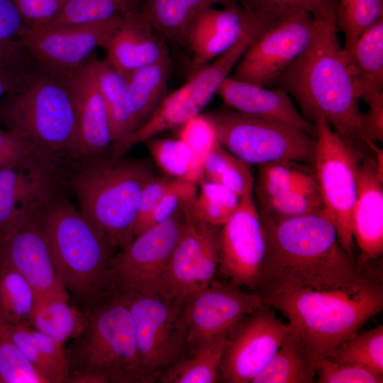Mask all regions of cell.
<instances>
[{"label": "cell", "instance_id": "1", "mask_svg": "<svg viewBox=\"0 0 383 383\" xmlns=\"http://www.w3.org/2000/svg\"><path fill=\"white\" fill-rule=\"evenodd\" d=\"M259 215L265 245L257 289L261 296L343 287L370 276L343 248L323 209L291 218Z\"/></svg>", "mask_w": 383, "mask_h": 383}, {"label": "cell", "instance_id": "2", "mask_svg": "<svg viewBox=\"0 0 383 383\" xmlns=\"http://www.w3.org/2000/svg\"><path fill=\"white\" fill-rule=\"evenodd\" d=\"M276 82L294 98L309 121L323 118L343 139L365 143L355 67L340 44L335 15L315 18L309 45Z\"/></svg>", "mask_w": 383, "mask_h": 383}, {"label": "cell", "instance_id": "3", "mask_svg": "<svg viewBox=\"0 0 383 383\" xmlns=\"http://www.w3.org/2000/svg\"><path fill=\"white\" fill-rule=\"evenodd\" d=\"M281 312L316 362L329 355L383 308V287L371 276L343 287L298 289L261 296Z\"/></svg>", "mask_w": 383, "mask_h": 383}, {"label": "cell", "instance_id": "4", "mask_svg": "<svg viewBox=\"0 0 383 383\" xmlns=\"http://www.w3.org/2000/svg\"><path fill=\"white\" fill-rule=\"evenodd\" d=\"M0 123L61 171L79 163L77 123L67 78L38 67L0 101Z\"/></svg>", "mask_w": 383, "mask_h": 383}, {"label": "cell", "instance_id": "5", "mask_svg": "<svg viewBox=\"0 0 383 383\" xmlns=\"http://www.w3.org/2000/svg\"><path fill=\"white\" fill-rule=\"evenodd\" d=\"M79 210L113 248L134 238L142 193L155 177L144 161L111 155L84 161L70 172Z\"/></svg>", "mask_w": 383, "mask_h": 383}, {"label": "cell", "instance_id": "6", "mask_svg": "<svg viewBox=\"0 0 383 383\" xmlns=\"http://www.w3.org/2000/svg\"><path fill=\"white\" fill-rule=\"evenodd\" d=\"M85 313V328L66 351L68 382H152L139 357L124 296L112 292Z\"/></svg>", "mask_w": 383, "mask_h": 383}, {"label": "cell", "instance_id": "7", "mask_svg": "<svg viewBox=\"0 0 383 383\" xmlns=\"http://www.w3.org/2000/svg\"><path fill=\"white\" fill-rule=\"evenodd\" d=\"M61 281L86 310L111 293L114 249L79 209L57 194L38 219Z\"/></svg>", "mask_w": 383, "mask_h": 383}, {"label": "cell", "instance_id": "8", "mask_svg": "<svg viewBox=\"0 0 383 383\" xmlns=\"http://www.w3.org/2000/svg\"><path fill=\"white\" fill-rule=\"evenodd\" d=\"M277 20L271 10L254 11L253 18L240 38L227 51L190 75L187 82L167 95L151 116L131 135V147L178 128L200 114L252 43Z\"/></svg>", "mask_w": 383, "mask_h": 383}, {"label": "cell", "instance_id": "9", "mask_svg": "<svg viewBox=\"0 0 383 383\" xmlns=\"http://www.w3.org/2000/svg\"><path fill=\"white\" fill-rule=\"evenodd\" d=\"M220 144L248 165L313 163L316 140L304 131L223 107L206 113Z\"/></svg>", "mask_w": 383, "mask_h": 383}, {"label": "cell", "instance_id": "10", "mask_svg": "<svg viewBox=\"0 0 383 383\" xmlns=\"http://www.w3.org/2000/svg\"><path fill=\"white\" fill-rule=\"evenodd\" d=\"M313 124L316 139L313 166L323 211L335 228L340 244L353 257L352 212L361 155L354 143L335 133L323 118Z\"/></svg>", "mask_w": 383, "mask_h": 383}, {"label": "cell", "instance_id": "11", "mask_svg": "<svg viewBox=\"0 0 383 383\" xmlns=\"http://www.w3.org/2000/svg\"><path fill=\"white\" fill-rule=\"evenodd\" d=\"M185 223L181 204L174 215L135 235L113 255L109 270L111 292L161 295L170 258Z\"/></svg>", "mask_w": 383, "mask_h": 383}, {"label": "cell", "instance_id": "12", "mask_svg": "<svg viewBox=\"0 0 383 383\" xmlns=\"http://www.w3.org/2000/svg\"><path fill=\"white\" fill-rule=\"evenodd\" d=\"M121 293L129 307L139 357L152 382L183 357L187 343L183 305L161 295Z\"/></svg>", "mask_w": 383, "mask_h": 383}, {"label": "cell", "instance_id": "13", "mask_svg": "<svg viewBox=\"0 0 383 383\" xmlns=\"http://www.w3.org/2000/svg\"><path fill=\"white\" fill-rule=\"evenodd\" d=\"M314 23L315 18L307 11L287 8L246 50L232 77L261 87L276 82L309 45Z\"/></svg>", "mask_w": 383, "mask_h": 383}, {"label": "cell", "instance_id": "14", "mask_svg": "<svg viewBox=\"0 0 383 383\" xmlns=\"http://www.w3.org/2000/svg\"><path fill=\"white\" fill-rule=\"evenodd\" d=\"M194 198L182 203L186 223L170 258L161 292V296L182 305L211 284L219 264L220 227L193 213L191 205Z\"/></svg>", "mask_w": 383, "mask_h": 383}, {"label": "cell", "instance_id": "15", "mask_svg": "<svg viewBox=\"0 0 383 383\" xmlns=\"http://www.w3.org/2000/svg\"><path fill=\"white\" fill-rule=\"evenodd\" d=\"M292 332L263 304L243 318L227 334L219 381L249 383L266 366Z\"/></svg>", "mask_w": 383, "mask_h": 383}, {"label": "cell", "instance_id": "16", "mask_svg": "<svg viewBox=\"0 0 383 383\" xmlns=\"http://www.w3.org/2000/svg\"><path fill=\"white\" fill-rule=\"evenodd\" d=\"M62 171L36 155L0 170V242L13 231L37 221L57 195Z\"/></svg>", "mask_w": 383, "mask_h": 383}, {"label": "cell", "instance_id": "17", "mask_svg": "<svg viewBox=\"0 0 383 383\" xmlns=\"http://www.w3.org/2000/svg\"><path fill=\"white\" fill-rule=\"evenodd\" d=\"M122 15L93 23L28 29L25 46L36 67L67 78L94 55L96 48H104Z\"/></svg>", "mask_w": 383, "mask_h": 383}, {"label": "cell", "instance_id": "18", "mask_svg": "<svg viewBox=\"0 0 383 383\" xmlns=\"http://www.w3.org/2000/svg\"><path fill=\"white\" fill-rule=\"evenodd\" d=\"M265 251L252 188L240 197L236 211L220 227L218 272L235 285L257 291Z\"/></svg>", "mask_w": 383, "mask_h": 383}, {"label": "cell", "instance_id": "19", "mask_svg": "<svg viewBox=\"0 0 383 383\" xmlns=\"http://www.w3.org/2000/svg\"><path fill=\"white\" fill-rule=\"evenodd\" d=\"M263 304L260 294L244 291L228 281L213 279L192 294L182 306L189 346L194 348L227 335L243 318Z\"/></svg>", "mask_w": 383, "mask_h": 383}, {"label": "cell", "instance_id": "20", "mask_svg": "<svg viewBox=\"0 0 383 383\" xmlns=\"http://www.w3.org/2000/svg\"><path fill=\"white\" fill-rule=\"evenodd\" d=\"M258 166L253 191L260 214L291 218L323 209L313 165L278 161Z\"/></svg>", "mask_w": 383, "mask_h": 383}, {"label": "cell", "instance_id": "21", "mask_svg": "<svg viewBox=\"0 0 383 383\" xmlns=\"http://www.w3.org/2000/svg\"><path fill=\"white\" fill-rule=\"evenodd\" d=\"M95 57L67 77L77 123L79 163L111 155L113 149L107 112L98 84Z\"/></svg>", "mask_w": 383, "mask_h": 383}, {"label": "cell", "instance_id": "22", "mask_svg": "<svg viewBox=\"0 0 383 383\" xmlns=\"http://www.w3.org/2000/svg\"><path fill=\"white\" fill-rule=\"evenodd\" d=\"M0 259L26 278L35 293L36 301L69 299L50 247L37 221L19 226L0 242Z\"/></svg>", "mask_w": 383, "mask_h": 383}, {"label": "cell", "instance_id": "23", "mask_svg": "<svg viewBox=\"0 0 383 383\" xmlns=\"http://www.w3.org/2000/svg\"><path fill=\"white\" fill-rule=\"evenodd\" d=\"M382 150L361 161L357 194L352 212V231L360 250L357 265L362 268L383 253Z\"/></svg>", "mask_w": 383, "mask_h": 383}, {"label": "cell", "instance_id": "24", "mask_svg": "<svg viewBox=\"0 0 383 383\" xmlns=\"http://www.w3.org/2000/svg\"><path fill=\"white\" fill-rule=\"evenodd\" d=\"M201 11L191 24L185 45L192 52L191 74L231 48L243 35L254 11L237 2Z\"/></svg>", "mask_w": 383, "mask_h": 383}, {"label": "cell", "instance_id": "25", "mask_svg": "<svg viewBox=\"0 0 383 383\" xmlns=\"http://www.w3.org/2000/svg\"><path fill=\"white\" fill-rule=\"evenodd\" d=\"M104 49L105 60L124 77L170 56L165 40L138 10L122 15Z\"/></svg>", "mask_w": 383, "mask_h": 383}, {"label": "cell", "instance_id": "26", "mask_svg": "<svg viewBox=\"0 0 383 383\" xmlns=\"http://www.w3.org/2000/svg\"><path fill=\"white\" fill-rule=\"evenodd\" d=\"M217 94L226 106L236 111L286 123L310 135L315 133L314 124L301 116L288 94L279 87L268 89L228 77Z\"/></svg>", "mask_w": 383, "mask_h": 383}, {"label": "cell", "instance_id": "27", "mask_svg": "<svg viewBox=\"0 0 383 383\" xmlns=\"http://www.w3.org/2000/svg\"><path fill=\"white\" fill-rule=\"evenodd\" d=\"M234 0H140L138 11L164 40L184 45L188 30L204 9Z\"/></svg>", "mask_w": 383, "mask_h": 383}, {"label": "cell", "instance_id": "28", "mask_svg": "<svg viewBox=\"0 0 383 383\" xmlns=\"http://www.w3.org/2000/svg\"><path fill=\"white\" fill-rule=\"evenodd\" d=\"M172 70V63L168 56L140 67L125 77L128 106L135 131L151 116L167 96Z\"/></svg>", "mask_w": 383, "mask_h": 383}, {"label": "cell", "instance_id": "29", "mask_svg": "<svg viewBox=\"0 0 383 383\" xmlns=\"http://www.w3.org/2000/svg\"><path fill=\"white\" fill-rule=\"evenodd\" d=\"M94 63L112 137L111 156L123 157L122 150L135 131L128 106L126 79L105 59L100 60L96 56Z\"/></svg>", "mask_w": 383, "mask_h": 383}, {"label": "cell", "instance_id": "30", "mask_svg": "<svg viewBox=\"0 0 383 383\" xmlns=\"http://www.w3.org/2000/svg\"><path fill=\"white\" fill-rule=\"evenodd\" d=\"M227 335L205 341L193 348L188 357H182L165 370L157 379L162 383H216Z\"/></svg>", "mask_w": 383, "mask_h": 383}, {"label": "cell", "instance_id": "31", "mask_svg": "<svg viewBox=\"0 0 383 383\" xmlns=\"http://www.w3.org/2000/svg\"><path fill=\"white\" fill-rule=\"evenodd\" d=\"M315 362L292 332L251 383H311Z\"/></svg>", "mask_w": 383, "mask_h": 383}, {"label": "cell", "instance_id": "32", "mask_svg": "<svg viewBox=\"0 0 383 383\" xmlns=\"http://www.w3.org/2000/svg\"><path fill=\"white\" fill-rule=\"evenodd\" d=\"M351 55L360 99L383 91V18L359 36Z\"/></svg>", "mask_w": 383, "mask_h": 383}, {"label": "cell", "instance_id": "33", "mask_svg": "<svg viewBox=\"0 0 383 383\" xmlns=\"http://www.w3.org/2000/svg\"><path fill=\"white\" fill-rule=\"evenodd\" d=\"M68 300L50 298L37 301L28 324L62 343L77 338L85 328L87 316Z\"/></svg>", "mask_w": 383, "mask_h": 383}, {"label": "cell", "instance_id": "34", "mask_svg": "<svg viewBox=\"0 0 383 383\" xmlns=\"http://www.w3.org/2000/svg\"><path fill=\"white\" fill-rule=\"evenodd\" d=\"M28 29L14 0H0V68L35 67L24 43Z\"/></svg>", "mask_w": 383, "mask_h": 383}, {"label": "cell", "instance_id": "35", "mask_svg": "<svg viewBox=\"0 0 383 383\" xmlns=\"http://www.w3.org/2000/svg\"><path fill=\"white\" fill-rule=\"evenodd\" d=\"M36 295L26 278L0 259V315L8 323H28Z\"/></svg>", "mask_w": 383, "mask_h": 383}, {"label": "cell", "instance_id": "36", "mask_svg": "<svg viewBox=\"0 0 383 383\" xmlns=\"http://www.w3.org/2000/svg\"><path fill=\"white\" fill-rule=\"evenodd\" d=\"M201 178L226 187L238 197L252 189L255 182L249 165L232 155L219 142L204 162Z\"/></svg>", "mask_w": 383, "mask_h": 383}, {"label": "cell", "instance_id": "37", "mask_svg": "<svg viewBox=\"0 0 383 383\" xmlns=\"http://www.w3.org/2000/svg\"><path fill=\"white\" fill-rule=\"evenodd\" d=\"M145 143L155 162L166 175L198 184L202 169L183 141L152 138Z\"/></svg>", "mask_w": 383, "mask_h": 383}, {"label": "cell", "instance_id": "38", "mask_svg": "<svg viewBox=\"0 0 383 383\" xmlns=\"http://www.w3.org/2000/svg\"><path fill=\"white\" fill-rule=\"evenodd\" d=\"M326 358L335 362L362 365L383 374V326L356 333Z\"/></svg>", "mask_w": 383, "mask_h": 383}, {"label": "cell", "instance_id": "39", "mask_svg": "<svg viewBox=\"0 0 383 383\" xmlns=\"http://www.w3.org/2000/svg\"><path fill=\"white\" fill-rule=\"evenodd\" d=\"M198 186L191 205L193 213L207 223L222 226L236 211L240 197L226 187L202 178Z\"/></svg>", "mask_w": 383, "mask_h": 383}, {"label": "cell", "instance_id": "40", "mask_svg": "<svg viewBox=\"0 0 383 383\" xmlns=\"http://www.w3.org/2000/svg\"><path fill=\"white\" fill-rule=\"evenodd\" d=\"M140 3V0H67L60 13L48 26L106 21L138 10Z\"/></svg>", "mask_w": 383, "mask_h": 383}, {"label": "cell", "instance_id": "41", "mask_svg": "<svg viewBox=\"0 0 383 383\" xmlns=\"http://www.w3.org/2000/svg\"><path fill=\"white\" fill-rule=\"evenodd\" d=\"M0 383H48L19 350L1 315Z\"/></svg>", "mask_w": 383, "mask_h": 383}, {"label": "cell", "instance_id": "42", "mask_svg": "<svg viewBox=\"0 0 383 383\" xmlns=\"http://www.w3.org/2000/svg\"><path fill=\"white\" fill-rule=\"evenodd\" d=\"M383 0H354L336 11V22L345 34L344 48L351 55L359 36L382 18Z\"/></svg>", "mask_w": 383, "mask_h": 383}, {"label": "cell", "instance_id": "43", "mask_svg": "<svg viewBox=\"0 0 383 383\" xmlns=\"http://www.w3.org/2000/svg\"><path fill=\"white\" fill-rule=\"evenodd\" d=\"M177 138L189 149L196 163L203 170L204 162L218 142L216 131L204 114H199L178 128Z\"/></svg>", "mask_w": 383, "mask_h": 383}, {"label": "cell", "instance_id": "44", "mask_svg": "<svg viewBox=\"0 0 383 383\" xmlns=\"http://www.w3.org/2000/svg\"><path fill=\"white\" fill-rule=\"evenodd\" d=\"M319 383H382V374L362 365L322 357L315 363Z\"/></svg>", "mask_w": 383, "mask_h": 383}, {"label": "cell", "instance_id": "45", "mask_svg": "<svg viewBox=\"0 0 383 383\" xmlns=\"http://www.w3.org/2000/svg\"><path fill=\"white\" fill-rule=\"evenodd\" d=\"M197 192L198 184L174 178L166 192L139 227L135 236L174 215L180 208L182 201L194 198Z\"/></svg>", "mask_w": 383, "mask_h": 383}, {"label": "cell", "instance_id": "46", "mask_svg": "<svg viewBox=\"0 0 383 383\" xmlns=\"http://www.w3.org/2000/svg\"><path fill=\"white\" fill-rule=\"evenodd\" d=\"M32 328L49 368L50 383L68 382L70 368L64 343Z\"/></svg>", "mask_w": 383, "mask_h": 383}, {"label": "cell", "instance_id": "47", "mask_svg": "<svg viewBox=\"0 0 383 383\" xmlns=\"http://www.w3.org/2000/svg\"><path fill=\"white\" fill-rule=\"evenodd\" d=\"M67 0H14L29 29L50 25L60 13Z\"/></svg>", "mask_w": 383, "mask_h": 383}, {"label": "cell", "instance_id": "48", "mask_svg": "<svg viewBox=\"0 0 383 383\" xmlns=\"http://www.w3.org/2000/svg\"><path fill=\"white\" fill-rule=\"evenodd\" d=\"M8 323V322H7ZM11 335L28 362L50 383V373L32 327L28 323H8Z\"/></svg>", "mask_w": 383, "mask_h": 383}, {"label": "cell", "instance_id": "49", "mask_svg": "<svg viewBox=\"0 0 383 383\" xmlns=\"http://www.w3.org/2000/svg\"><path fill=\"white\" fill-rule=\"evenodd\" d=\"M243 7L256 10L270 7H289L309 12L314 18H325L336 14L331 0H234Z\"/></svg>", "mask_w": 383, "mask_h": 383}, {"label": "cell", "instance_id": "50", "mask_svg": "<svg viewBox=\"0 0 383 383\" xmlns=\"http://www.w3.org/2000/svg\"><path fill=\"white\" fill-rule=\"evenodd\" d=\"M369 106L366 113H362L361 125L365 143L374 152L377 142L383 140V91L374 94L363 99Z\"/></svg>", "mask_w": 383, "mask_h": 383}, {"label": "cell", "instance_id": "51", "mask_svg": "<svg viewBox=\"0 0 383 383\" xmlns=\"http://www.w3.org/2000/svg\"><path fill=\"white\" fill-rule=\"evenodd\" d=\"M33 155L36 154L22 137L10 129L0 128V170Z\"/></svg>", "mask_w": 383, "mask_h": 383}, {"label": "cell", "instance_id": "52", "mask_svg": "<svg viewBox=\"0 0 383 383\" xmlns=\"http://www.w3.org/2000/svg\"><path fill=\"white\" fill-rule=\"evenodd\" d=\"M174 178L164 175L155 177L145 187L138 208L134 226V237L139 227L155 206L157 201L166 192Z\"/></svg>", "mask_w": 383, "mask_h": 383}, {"label": "cell", "instance_id": "53", "mask_svg": "<svg viewBox=\"0 0 383 383\" xmlns=\"http://www.w3.org/2000/svg\"><path fill=\"white\" fill-rule=\"evenodd\" d=\"M0 68V101L18 87L34 68Z\"/></svg>", "mask_w": 383, "mask_h": 383}, {"label": "cell", "instance_id": "54", "mask_svg": "<svg viewBox=\"0 0 383 383\" xmlns=\"http://www.w3.org/2000/svg\"><path fill=\"white\" fill-rule=\"evenodd\" d=\"M354 0H340V4L337 11H341L347 8Z\"/></svg>", "mask_w": 383, "mask_h": 383}]
</instances>
